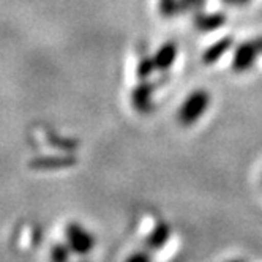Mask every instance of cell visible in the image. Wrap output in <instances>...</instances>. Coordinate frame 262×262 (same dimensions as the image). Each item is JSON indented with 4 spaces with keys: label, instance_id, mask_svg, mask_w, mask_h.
<instances>
[{
    "label": "cell",
    "instance_id": "cell-8",
    "mask_svg": "<svg viewBox=\"0 0 262 262\" xmlns=\"http://www.w3.org/2000/svg\"><path fill=\"white\" fill-rule=\"evenodd\" d=\"M150 95H152V85H148V84L139 85L133 93L135 106L141 111H145L148 107V103H150Z\"/></svg>",
    "mask_w": 262,
    "mask_h": 262
},
{
    "label": "cell",
    "instance_id": "cell-3",
    "mask_svg": "<svg viewBox=\"0 0 262 262\" xmlns=\"http://www.w3.org/2000/svg\"><path fill=\"white\" fill-rule=\"evenodd\" d=\"M67 237H68V245L73 251H76L79 254H85L92 250L93 240L92 234H89L85 229H82L79 224L76 223H71L68 229H67Z\"/></svg>",
    "mask_w": 262,
    "mask_h": 262
},
{
    "label": "cell",
    "instance_id": "cell-17",
    "mask_svg": "<svg viewBox=\"0 0 262 262\" xmlns=\"http://www.w3.org/2000/svg\"><path fill=\"white\" fill-rule=\"evenodd\" d=\"M223 2H226V4H235V0H223Z\"/></svg>",
    "mask_w": 262,
    "mask_h": 262
},
{
    "label": "cell",
    "instance_id": "cell-16",
    "mask_svg": "<svg viewBox=\"0 0 262 262\" xmlns=\"http://www.w3.org/2000/svg\"><path fill=\"white\" fill-rule=\"evenodd\" d=\"M250 0H235V4L237 5H245V4H248Z\"/></svg>",
    "mask_w": 262,
    "mask_h": 262
},
{
    "label": "cell",
    "instance_id": "cell-10",
    "mask_svg": "<svg viewBox=\"0 0 262 262\" xmlns=\"http://www.w3.org/2000/svg\"><path fill=\"white\" fill-rule=\"evenodd\" d=\"M180 10V0H161V13L164 16H174Z\"/></svg>",
    "mask_w": 262,
    "mask_h": 262
},
{
    "label": "cell",
    "instance_id": "cell-15",
    "mask_svg": "<svg viewBox=\"0 0 262 262\" xmlns=\"http://www.w3.org/2000/svg\"><path fill=\"white\" fill-rule=\"evenodd\" d=\"M254 41H256V45H257V48H259V52H262V35L257 36V38H254Z\"/></svg>",
    "mask_w": 262,
    "mask_h": 262
},
{
    "label": "cell",
    "instance_id": "cell-6",
    "mask_svg": "<svg viewBox=\"0 0 262 262\" xmlns=\"http://www.w3.org/2000/svg\"><path fill=\"white\" fill-rule=\"evenodd\" d=\"M176 57H177V45H174V43H166L157 52V55L154 57V62H155V67L157 68L166 70V68H169L174 63Z\"/></svg>",
    "mask_w": 262,
    "mask_h": 262
},
{
    "label": "cell",
    "instance_id": "cell-1",
    "mask_svg": "<svg viewBox=\"0 0 262 262\" xmlns=\"http://www.w3.org/2000/svg\"><path fill=\"white\" fill-rule=\"evenodd\" d=\"M209 103H210V95L207 92L194 90L182 104L179 112V120L183 125H193L201 116H204V112L209 107Z\"/></svg>",
    "mask_w": 262,
    "mask_h": 262
},
{
    "label": "cell",
    "instance_id": "cell-2",
    "mask_svg": "<svg viewBox=\"0 0 262 262\" xmlns=\"http://www.w3.org/2000/svg\"><path fill=\"white\" fill-rule=\"evenodd\" d=\"M259 48L254 40L250 41H243L240 43L235 51H234V57H232V68L237 73H245L250 68L254 67L256 59L259 55Z\"/></svg>",
    "mask_w": 262,
    "mask_h": 262
},
{
    "label": "cell",
    "instance_id": "cell-14",
    "mask_svg": "<svg viewBox=\"0 0 262 262\" xmlns=\"http://www.w3.org/2000/svg\"><path fill=\"white\" fill-rule=\"evenodd\" d=\"M148 257L147 256H144V254H135V256H131L129 257V260H147Z\"/></svg>",
    "mask_w": 262,
    "mask_h": 262
},
{
    "label": "cell",
    "instance_id": "cell-13",
    "mask_svg": "<svg viewBox=\"0 0 262 262\" xmlns=\"http://www.w3.org/2000/svg\"><path fill=\"white\" fill-rule=\"evenodd\" d=\"M67 257H68V250L65 247L57 245L52 250V259H55V260H65Z\"/></svg>",
    "mask_w": 262,
    "mask_h": 262
},
{
    "label": "cell",
    "instance_id": "cell-9",
    "mask_svg": "<svg viewBox=\"0 0 262 262\" xmlns=\"http://www.w3.org/2000/svg\"><path fill=\"white\" fill-rule=\"evenodd\" d=\"M71 164V161H67L63 158H46V160H38L36 163H32V166L35 167H63Z\"/></svg>",
    "mask_w": 262,
    "mask_h": 262
},
{
    "label": "cell",
    "instance_id": "cell-4",
    "mask_svg": "<svg viewBox=\"0 0 262 262\" xmlns=\"http://www.w3.org/2000/svg\"><path fill=\"white\" fill-rule=\"evenodd\" d=\"M232 43H234V40L231 38V36H224V38L218 40L215 45H212L210 48L205 49V52L202 55L204 62L207 63V65H212V63L218 62L223 57V55L232 48Z\"/></svg>",
    "mask_w": 262,
    "mask_h": 262
},
{
    "label": "cell",
    "instance_id": "cell-11",
    "mask_svg": "<svg viewBox=\"0 0 262 262\" xmlns=\"http://www.w3.org/2000/svg\"><path fill=\"white\" fill-rule=\"evenodd\" d=\"M205 5V0H180V10L199 11Z\"/></svg>",
    "mask_w": 262,
    "mask_h": 262
},
{
    "label": "cell",
    "instance_id": "cell-5",
    "mask_svg": "<svg viewBox=\"0 0 262 262\" xmlns=\"http://www.w3.org/2000/svg\"><path fill=\"white\" fill-rule=\"evenodd\" d=\"M226 23V16L223 13H212V14H198L194 17V26L202 32H210L220 29Z\"/></svg>",
    "mask_w": 262,
    "mask_h": 262
},
{
    "label": "cell",
    "instance_id": "cell-12",
    "mask_svg": "<svg viewBox=\"0 0 262 262\" xmlns=\"http://www.w3.org/2000/svg\"><path fill=\"white\" fill-rule=\"evenodd\" d=\"M154 68H157L155 67V62H154V59H144L141 63H139V74L142 78H145L147 74H150V71L154 70Z\"/></svg>",
    "mask_w": 262,
    "mask_h": 262
},
{
    "label": "cell",
    "instance_id": "cell-7",
    "mask_svg": "<svg viewBox=\"0 0 262 262\" xmlns=\"http://www.w3.org/2000/svg\"><path fill=\"white\" fill-rule=\"evenodd\" d=\"M169 235H171L169 226L166 223H160L155 228V231L150 234V237H148V245L152 248H161L167 242V238H169Z\"/></svg>",
    "mask_w": 262,
    "mask_h": 262
}]
</instances>
